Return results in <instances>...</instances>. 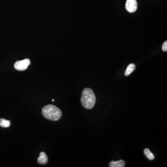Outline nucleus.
I'll use <instances>...</instances> for the list:
<instances>
[{"mask_svg": "<svg viewBox=\"0 0 167 167\" xmlns=\"http://www.w3.org/2000/svg\"><path fill=\"white\" fill-rule=\"evenodd\" d=\"M96 96L91 89L85 88L82 93L81 103L84 108L87 109H91L96 103Z\"/></svg>", "mask_w": 167, "mask_h": 167, "instance_id": "obj_1", "label": "nucleus"}, {"mask_svg": "<svg viewBox=\"0 0 167 167\" xmlns=\"http://www.w3.org/2000/svg\"><path fill=\"white\" fill-rule=\"evenodd\" d=\"M43 115L45 118L50 120L58 121L62 117V111L57 106L49 105L45 106L42 110Z\"/></svg>", "mask_w": 167, "mask_h": 167, "instance_id": "obj_2", "label": "nucleus"}, {"mask_svg": "<svg viewBox=\"0 0 167 167\" xmlns=\"http://www.w3.org/2000/svg\"><path fill=\"white\" fill-rule=\"evenodd\" d=\"M30 59H26L22 60H19L15 63L14 65L15 69L17 70L24 71L28 68V67L30 64Z\"/></svg>", "mask_w": 167, "mask_h": 167, "instance_id": "obj_3", "label": "nucleus"}, {"mask_svg": "<svg viewBox=\"0 0 167 167\" xmlns=\"http://www.w3.org/2000/svg\"><path fill=\"white\" fill-rule=\"evenodd\" d=\"M125 8L128 12H135L137 8V3L136 0H127Z\"/></svg>", "mask_w": 167, "mask_h": 167, "instance_id": "obj_4", "label": "nucleus"}, {"mask_svg": "<svg viewBox=\"0 0 167 167\" xmlns=\"http://www.w3.org/2000/svg\"><path fill=\"white\" fill-rule=\"evenodd\" d=\"M48 157L47 154H46V153L44 152H40V156L38 158V163L40 164L44 165L48 163Z\"/></svg>", "mask_w": 167, "mask_h": 167, "instance_id": "obj_5", "label": "nucleus"}, {"mask_svg": "<svg viewBox=\"0 0 167 167\" xmlns=\"http://www.w3.org/2000/svg\"><path fill=\"white\" fill-rule=\"evenodd\" d=\"M125 165V161L122 160L117 161H111L109 163V167H124Z\"/></svg>", "mask_w": 167, "mask_h": 167, "instance_id": "obj_6", "label": "nucleus"}, {"mask_svg": "<svg viewBox=\"0 0 167 167\" xmlns=\"http://www.w3.org/2000/svg\"><path fill=\"white\" fill-rule=\"evenodd\" d=\"M136 68V66L134 64H130L127 67L125 72V75L126 76H128Z\"/></svg>", "mask_w": 167, "mask_h": 167, "instance_id": "obj_7", "label": "nucleus"}, {"mask_svg": "<svg viewBox=\"0 0 167 167\" xmlns=\"http://www.w3.org/2000/svg\"><path fill=\"white\" fill-rule=\"evenodd\" d=\"M144 153L147 158L150 160H153L155 159V156L149 149L146 148L144 150Z\"/></svg>", "mask_w": 167, "mask_h": 167, "instance_id": "obj_8", "label": "nucleus"}, {"mask_svg": "<svg viewBox=\"0 0 167 167\" xmlns=\"http://www.w3.org/2000/svg\"><path fill=\"white\" fill-rule=\"evenodd\" d=\"M11 125V122L10 121L7 120L4 118L0 119V126L3 128H8Z\"/></svg>", "mask_w": 167, "mask_h": 167, "instance_id": "obj_9", "label": "nucleus"}, {"mask_svg": "<svg viewBox=\"0 0 167 167\" xmlns=\"http://www.w3.org/2000/svg\"><path fill=\"white\" fill-rule=\"evenodd\" d=\"M162 49L163 51L166 52L167 51V41H165L163 44L162 46Z\"/></svg>", "mask_w": 167, "mask_h": 167, "instance_id": "obj_10", "label": "nucleus"}, {"mask_svg": "<svg viewBox=\"0 0 167 167\" xmlns=\"http://www.w3.org/2000/svg\"><path fill=\"white\" fill-rule=\"evenodd\" d=\"M52 102H54V99H52Z\"/></svg>", "mask_w": 167, "mask_h": 167, "instance_id": "obj_11", "label": "nucleus"}]
</instances>
